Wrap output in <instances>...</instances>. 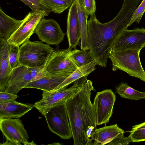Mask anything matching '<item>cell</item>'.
<instances>
[{
	"label": "cell",
	"instance_id": "cell-1",
	"mask_svg": "<svg viewBox=\"0 0 145 145\" xmlns=\"http://www.w3.org/2000/svg\"><path fill=\"white\" fill-rule=\"evenodd\" d=\"M140 0H124L116 16L105 23H100L95 13L90 15L87 22L89 51L96 63L106 66L111 47L118 37L129 27Z\"/></svg>",
	"mask_w": 145,
	"mask_h": 145
},
{
	"label": "cell",
	"instance_id": "cell-2",
	"mask_svg": "<svg viewBox=\"0 0 145 145\" xmlns=\"http://www.w3.org/2000/svg\"><path fill=\"white\" fill-rule=\"evenodd\" d=\"M93 89L92 82L87 80L65 102L74 145H93L94 133L97 125L90 99L91 91Z\"/></svg>",
	"mask_w": 145,
	"mask_h": 145
},
{
	"label": "cell",
	"instance_id": "cell-3",
	"mask_svg": "<svg viewBox=\"0 0 145 145\" xmlns=\"http://www.w3.org/2000/svg\"><path fill=\"white\" fill-rule=\"evenodd\" d=\"M141 50L136 49L110 50L109 57L112 62V70H121L130 76L145 82V71L140 57Z\"/></svg>",
	"mask_w": 145,
	"mask_h": 145
},
{
	"label": "cell",
	"instance_id": "cell-4",
	"mask_svg": "<svg viewBox=\"0 0 145 145\" xmlns=\"http://www.w3.org/2000/svg\"><path fill=\"white\" fill-rule=\"evenodd\" d=\"M54 50L42 41L27 40L19 47L20 64L28 67L44 69Z\"/></svg>",
	"mask_w": 145,
	"mask_h": 145
},
{
	"label": "cell",
	"instance_id": "cell-5",
	"mask_svg": "<svg viewBox=\"0 0 145 145\" xmlns=\"http://www.w3.org/2000/svg\"><path fill=\"white\" fill-rule=\"evenodd\" d=\"M88 75L84 76L74 82L68 88L59 91L47 92L43 91L42 99L33 105L41 114L44 116L51 107L65 102L69 98L79 90L87 81Z\"/></svg>",
	"mask_w": 145,
	"mask_h": 145
},
{
	"label": "cell",
	"instance_id": "cell-6",
	"mask_svg": "<svg viewBox=\"0 0 145 145\" xmlns=\"http://www.w3.org/2000/svg\"><path fill=\"white\" fill-rule=\"evenodd\" d=\"M65 102L51 107L44 116L51 132L62 139H68L72 136Z\"/></svg>",
	"mask_w": 145,
	"mask_h": 145
},
{
	"label": "cell",
	"instance_id": "cell-7",
	"mask_svg": "<svg viewBox=\"0 0 145 145\" xmlns=\"http://www.w3.org/2000/svg\"><path fill=\"white\" fill-rule=\"evenodd\" d=\"M48 15L42 11H31L29 12L17 30L7 40L9 44L20 46L29 40L34 33L40 21Z\"/></svg>",
	"mask_w": 145,
	"mask_h": 145
},
{
	"label": "cell",
	"instance_id": "cell-8",
	"mask_svg": "<svg viewBox=\"0 0 145 145\" xmlns=\"http://www.w3.org/2000/svg\"><path fill=\"white\" fill-rule=\"evenodd\" d=\"M71 50H54L48 59L44 71L50 75H70L77 68L68 56Z\"/></svg>",
	"mask_w": 145,
	"mask_h": 145
},
{
	"label": "cell",
	"instance_id": "cell-9",
	"mask_svg": "<svg viewBox=\"0 0 145 145\" xmlns=\"http://www.w3.org/2000/svg\"><path fill=\"white\" fill-rule=\"evenodd\" d=\"M116 97L111 89L97 93L93 104L97 125L106 124L109 122L113 113Z\"/></svg>",
	"mask_w": 145,
	"mask_h": 145
},
{
	"label": "cell",
	"instance_id": "cell-10",
	"mask_svg": "<svg viewBox=\"0 0 145 145\" xmlns=\"http://www.w3.org/2000/svg\"><path fill=\"white\" fill-rule=\"evenodd\" d=\"M0 129L3 135L13 145H27L29 136L21 120L16 118L0 119Z\"/></svg>",
	"mask_w": 145,
	"mask_h": 145
},
{
	"label": "cell",
	"instance_id": "cell-11",
	"mask_svg": "<svg viewBox=\"0 0 145 145\" xmlns=\"http://www.w3.org/2000/svg\"><path fill=\"white\" fill-rule=\"evenodd\" d=\"M145 47V29L136 27L133 29H126L124 31L114 42L110 50H141Z\"/></svg>",
	"mask_w": 145,
	"mask_h": 145
},
{
	"label": "cell",
	"instance_id": "cell-12",
	"mask_svg": "<svg viewBox=\"0 0 145 145\" xmlns=\"http://www.w3.org/2000/svg\"><path fill=\"white\" fill-rule=\"evenodd\" d=\"M35 33L39 39L48 45H59L65 35L58 23L52 19L43 18L39 22Z\"/></svg>",
	"mask_w": 145,
	"mask_h": 145
},
{
	"label": "cell",
	"instance_id": "cell-13",
	"mask_svg": "<svg viewBox=\"0 0 145 145\" xmlns=\"http://www.w3.org/2000/svg\"><path fill=\"white\" fill-rule=\"evenodd\" d=\"M32 80L31 72L28 67L20 65L12 69L5 91L16 95L31 82Z\"/></svg>",
	"mask_w": 145,
	"mask_h": 145
},
{
	"label": "cell",
	"instance_id": "cell-14",
	"mask_svg": "<svg viewBox=\"0 0 145 145\" xmlns=\"http://www.w3.org/2000/svg\"><path fill=\"white\" fill-rule=\"evenodd\" d=\"M66 34L69 44L68 48L76 49L80 39V32L78 12L75 1L74 0L70 7L67 20Z\"/></svg>",
	"mask_w": 145,
	"mask_h": 145
},
{
	"label": "cell",
	"instance_id": "cell-15",
	"mask_svg": "<svg viewBox=\"0 0 145 145\" xmlns=\"http://www.w3.org/2000/svg\"><path fill=\"white\" fill-rule=\"evenodd\" d=\"M10 44L7 41L0 39V91H5L12 69L9 58Z\"/></svg>",
	"mask_w": 145,
	"mask_h": 145
},
{
	"label": "cell",
	"instance_id": "cell-16",
	"mask_svg": "<svg viewBox=\"0 0 145 145\" xmlns=\"http://www.w3.org/2000/svg\"><path fill=\"white\" fill-rule=\"evenodd\" d=\"M33 107V105L22 103L15 100L0 103V119L19 118Z\"/></svg>",
	"mask_w": 145,
	"mask_h": 145
},
{
	"label": "cell",
	"instance_id": "cell-17",
	"mask_svg": "<svg viewBox=\"0 0 145 145\" xmlns=\"http://www.w3.org/2000/svg\"><path fill=\"white\" fill-rule=\"evenodd\" d=\"M124 131L117 124L96 129L94 131L93 145L107 144L113 139L123 136Z\"/></svg>",
	"mask_w": 145,
	"mask_h": 145
},
{
	"label": "cell",
	"instance_id": "cell-18",
	"mask_svg": "<svg viewBox=\"0 0 145 145\" xmlns=\"http://www.w3.org/2000/svg\"><path fill=\"white\" fill-rule=\"evenodd\" d=\"M69 75L49 74L38 80L29 83L25 88H36L49 92L54 89Z\"/></svg>",
	"mask_w": 145,
	"mask_h": 145
},
{
	"label": "cell",
	"instance_id": "cell-19",
	"mask_svg": "<svg viewBox=\"0 0 145 145\" xmlns=\"http://www.w3.org/2000/svg\"><path fill=\"white\" fill-rule=\"evenodd\" d=\"M24 19L19 20L5 14L0 8V39L7 41L18 28Z\"/></svg>",
	"mask_w": 145,
	"mask_h": 145
},
{
	"label": "cell",
	"instance_id": "cell-20",
	"mask_svg": "<svg viewBox=\"0 0 145 145\" xmlns=\"http://www.w3.org/2000/svg\"><path fill=\"white\" fill-rule=\"evenodd\" d=\"M96 64L94 60L90 63L82 67L78 68L63 82L54 89L49 92L59 91L66 89L70 84L86 75H88L95 69Z\"/></svg>",
	"mask_w": 145,
	"mask_h": 145
},
{
	"label": "cell",
	"instance_id": "cell-21",
	"mask_svg": "<svg viewBox=\"0 0 145 145\" xmlns=\"http://www.w3.org/2000/svg\"><path fill=\"white\" fill-rule=\"evenodd\" d=\"M77 10L80 32L81 50L87 51L89 50L87 34V22L88 15L82 8L78 0H74Z\"/></svg>",
	"mask_w": 145,
	"mask_h": 145
},
{
	"label": "cell",
	"instance_id": "cell-22",
	"mask_svg": "<svg viewBox=\"0 0 145 145\" xmlns=\"http://www.w3.org/2000/svg\"><path fill=\"white\" fill-rule=\"evenodd\" d=\"M68 56L78 68L85 65L94 60L89 50L87 52L76 49L70 51Z\"/></svg>",
	"mask_w": 145,
	"mask_h": 145
},
{
	"label": "cell",
	"instance_id": "cell-23",
	"mask_svg": "<svg viewBox=\"0 0 145 145\" xmlns=\"http://www.w3.org/2000/svg\"><path fill=\"white\" fill-rule=\"evenodd\" d=\"M116 92L121 97L131 100L145 99V92L135 89L126 82H122L116 88Z\"/></svg>",
	"mask_w": 145,
	"mask_h": 145
},
{
	"label": "cell",
	"instance_id": "cell-24",
	"mask_svg": "<svg viewBox=\"0 0 145 145\" xmlns=\"http://www.w3.org/2000/svg\"><path fill=\"white\" fill-rule=\"evenodd\" d=\"M50 12L62 13L71 6L74 0H41Z\"/></svg>",
	"mask_w": 145,
	"mask_h": 145
},
{
	"label": "cell",
	"instance_id": "cell-25",
	"mask_svg": "<svg viewBox=\"0 0 145 145\" xmlns=\"http://www.w3.org/2000/svg\"><path fill=\"white\" fill-rule=\"evenodd\" d=\"M129 136L132 142L145 141V122L133 126Z\"/></svg>",
	"mask_w": 145,
	"mask_h": 145
},
{
	"label": "cell",
	"instance_id": "cell-26",
	"mask_svg": "<svg viewBox=\"0 0 145 145\" xmlns=\"http://www.w3.org/2000/svg\"><path fill=\"white\" fill-rule=\"evenodd\" d=\"M19 46L10 44L9 58L10 66L13 69L20 65L19 61Z\"/></svg>",
	"mask_w": 145,
	"mask_h": 145
},
{
	"label": "cell",
	"instance_id": "cell-27",
	"mask_svg": "<svg viewBox=\"0 0 145 145\" xmlns=\"http://www.w3.org/2000/svg\"><path fill=\"white\" fill-rule=\"evenodd\" d=\"M28 6L33 11H42L48 15L50 12L41 0H20Z\"/></svg>",
	"mask_w": 145,
	"mask_h": 145
},
{
	"label": "cell",
	"instance_id": "cell-28",
	"mask_svg": "<svg viewBox=\"0 0 145 145\" xmlns=\"http://www.w3.org/2000/svg\"><path fill=\"white\" fill-rule=\"evenodd\" d=\"M84 12L89 15L95 13L96 9L95 0H78Z\"/></svg>",
	"mask_w": 145,
	"mask_h": 145
},
{
	"label": "cell",
	"instance_id": "cell-29",
	"mask_svg": "<svg viewBox=\"0 0 145 145\" xmlns=\"http://www.w3.org/2000/svg\"><path fill=\"white\" fill-rule=\"evenodd\" d=\"M145 12V0H143L139 5L137 7L134 13L129 26L133 23L136 22L138 24Z\"/></svg>",
	"mask_w": 145,
	"mask_h": 145
},
{
	"label": "cell",
	"instance_id": "cell-30",
	"mask_svg": "<svg viewBox=\"0 0 145 145\" xmlns=\"http://www.w3.org/2000/svg\"><path fill=\"white\" fill-rule=\"evenodd\" d=\"M28 68L31 72L32 78L31 82L39 79L49 74L44 71V69L35 67Z\"/></svg>",
	"mask_w": 145,
	"mask_h": 145
},
{
	"label": "cell",
	"instance_id": "cell-31",
	"mask_svg": "<svg viewBox=\"0 0 145 145\" xmlns=\"http://www.w3.org/2000/svg\"><path fill=\"white\" fill-rule=\"evenodd\" d=\"M131 142L132 141L129 135L127 137H124L123 136L113 139L107 144L109 145H127Z\"/></svg>",
	"mask_w": 145,
	"mask_h": 145
},
{
	"label": "cell",
	"instance_id": "cell-32",
	"mask_svg": "<svg viewBox=\"0 0 145 145\" xmlns=\"http://www.w3.org/2000/svg\"><path fill=\"white\" fill-rule=\"evenodd\" d=\"M18 97L16 95L5 91H0V103L13 101Z\"/></svg>",
	"mask_w": 145,
	"mask_h": 145
},
{
	"label": "cell",
	"instance_id": "cell-33",
	"mask_svg": "<svg viewBox=\"0 0 145 145\" xmlns=\"http://www.w3.org/2000/svg\"><path fill=\"white\" fill-rule=\"evenodd\" d=\"M36 144L33 141L29 142H28L27 144V145H35Z\"/></svg>",
	"mask_w": 145,
	"mask_h": 145
}]
</instances>
